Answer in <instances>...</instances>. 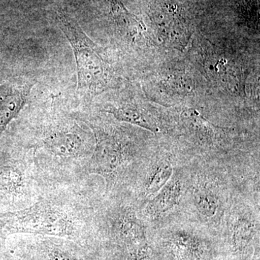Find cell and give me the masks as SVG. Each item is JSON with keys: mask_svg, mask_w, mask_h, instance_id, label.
I'll list each match as a JSON object with an SVG mask.
<instances>
[{"mask_svg": "<svg viewBox=\"0 0 260 260\" xmlns=\"http://www.w3.org/2000/svg\"><path fill=\"white\" fill-rule=\"evenodd\" d=\"M56 19L74 52L78 73L77 92L89 102L112 88L114 73L101 48L84 32L78 22L63 10L56 12Z\"/></svg>", "mask_w": 260, "mask_h": 260, "instance_id": "cell-3", "label": "cell"}, {"mask_svg": "<svg viewBox=\"0 0 260 260\" xmlns=\"http://www.w3.org/2000/svg\"><path fill=\"white\" fill-rule=\"evenodd\" d=\"M194 203L198 211L205 218H213L218 212V196L211 188L208 186H200L195 189Z\"/></svg>", "mask_w": 260, "mask_h": 260, "instance_id": "cell-12", "label": "cell"}, {"mask_svg": "<svg viewBox=\"0 0 260 260\" xmlns=\"http://www.w3.org/2000/svg\"><path fill=\"white\" fill-rule=\"evenodd\" d=\"M51 260H76L69 254L60 251H52L50 254Z\"/></svg>", "mask_w": 260, "mask_h": 260, "instance_id": "cell-14", "label": "cell"}, {"mask_svg": "<svg viewBox=\"0 0 260 260\" xmlns=\"http://www.w3.org/2000/svg\"><path fill=\"white\" fill-rule=\"evenodd\" d=\"M95 136V147L87 164L90 174L102 176L108 186L116 182L129 160V149L120 132L96 121H85Z\"/></svg>", "mask_w": 260, "mask_h": 260, "instance_id": "cell-4", "label": "cell"}, {"mask_svg": "<svg viewBox=\"0 0 260 260\" xmlns=\"http://www.w3.org/2000/svg\"><path fill=\"white\" fill-rule=\"evenodd\" d=\"M116 229L133 260H150V251L144 225L134 215L121 213L116 218Z\"/></svg>", "mask_w": 260, "mask_h": 260, "instance_id": "cell-5", "label": "cell"}, {"mask_svg": "<svg viewBox=\"0 0 260 260\" xmlns=\"http://www.w3.org/2000/svg\"><path fill=\"white\" fill-rule=\"evenodd\" d=\"M255 234V225L251 218L239 216L233 225V243L239 251L245 250Z\"/></svg>", "mask_w": 260, "mask_h": 260, "instance_id": "cell-13", "label": "cell"}, {"mask_svg": "<svg viewBox=\"0 0 260 260\" xmlns=\"http://www.w3.org/2000/svg\"><path fill=\"white\" fill-rule=\"evenodd\" d=\"M173 175V168L170 162L160 161L154 167L149 174L145 186L146 196H155Z\"/></svg>", "mask_w": 260, "mask_h": 260, "instance_id": "cell-11", "label": "cell"}, {"mask_svg": "<svg viewBox=\"0 0 260 260\" xmlns=\"http://www.w3.org/2000/svg\"><path fill=\"white\" fill-rule=\"evenodd\" d=\"M31 87L32 85L27 83L0 85V138L8 124L25 106Z\"/></svg>", "mask_w": 260, "mask_h": 260, "instance_id": "cell-6", "label": "cell"}, {"mask_svg": "<svg viewBox=\"0 0 260 260\" xmlns=\"http://www.w3.org/2000/svg\"><path fill=\"white\" fill-rule=\"evenodd\" d=\"M168 246L177 260H203L204 246L191 233L176 231L169 237Z\"/></svg>", "mask_w": 260, "mask_h": 260, "instance_id": "cell-7", "label": "cell"}, {"mask_svg": "<svg viewBox=\"0 0 260 260\" xmlns=\"http://www.w3.org/2000/svg\"><path fill=\"white\" fill-rule=\"evenodd\" d=\"M182 194V184L176 176L172 177L164 187L153 197L147 207L151 217H159L171 211L179 203Z\"/></svg>", "mask_w": 260, "mask_h": 260, "instance_id": "cell-8", "label": "cell"}, {"mask_svg": "<svg viewBox=\"0 0 260 260\" xmlns=\"http://www.w3.org/2000/svg\"><path fill=\"white\" fill-rule=\"evenodd\" d=\"M0 191L13 198H25L28 185L25 172L15 164L0 167Z\"/></svg>", "mask_w": 260, "mask_h": 260, "instance_id": "cell-9", "label": "cell"}, {"mask_svg": "<svg viewBox=\"0 0 260 260\" xmlns=\"http://www.w3.org/2000/svg\"><path fill=\"white\" fill-rule=\"evenodd\" d=\"M38 164L44 169L60 172L89 160L93 151L90 135L77 119L54 118L43 127L34 146Z\"/></svg>", "mask_w": 260, "mask_h": 260, "instance_id": "cell-2", "label": "cell"}, {"mask_svg": "<svg viewBox=\"0 0 260 260\" xmlns=\"http://www.w3.org/2000/svg\"><path fill=\"white\" fill-rule=\"evenodd\" d=\"M85 220L83 205L64 195H51L25 209L0 214V232L75 238Z\"/></svg>", "mask_w": 260, "mask_h": 260, "instance_id": "cell-1", "label": "cell"}, {"mask_svg": "<svg viewBox=\"0 0 260 260\" xmlns=\"http://www.w3.org/2000/svg\"><path fill=\"white\" fill-rule=\"evenodd\" d=\"M106 112L112 114L117 120L142 126L150 131H158L156 126L147 119L145 112L133 103L121 102L110 104L106 108Z\"/></svg>", "mask_w": 260, "mask_h": 260, "instance_id": "cell-10", "label": "cell"}]
</instances>
